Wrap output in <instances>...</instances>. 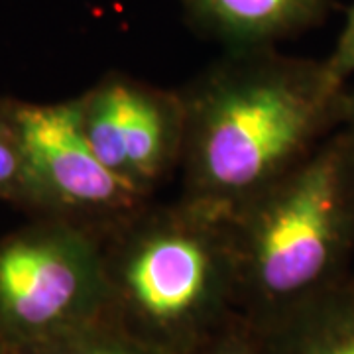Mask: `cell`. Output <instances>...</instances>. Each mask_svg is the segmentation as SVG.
I'll return each mask as SVG.
<instances>
[{
    "instance_id": "cell-1",
    "label": "cell",
    "mask_w": 354,
    "mask_h": 354,
    "mask_svg": "<svg viewBox=\"0 0 354 354\" xmlns=\"http://www.w3.org/2000/svg\"><path fill=\"white\" fill-rule=\"evenodd\" d=\"M344 91L325 62L228 50L179 88L181 199L230 216L341 128Z\"/></svg>"
},
{
    "instance_id": "cell-2",
    "label": "cell",
    "mask_w": 354,
    "mask_h": 354,
    "mask_svg": "<svg viewBox=\"0 0 354 354\" xmlns=\"http://www.w3.org/2000/svg\"><path fill=\"white\" fill-rule=\"evenodd\" d=\"M102 319L165 354H195L241 315L228 216L153 199L102 234Z\"/></svg>"
},
{
    "instance_id": "cell-3",
    "label": "cell",
    "mask_w": 354,
    "mask_h": 354,
    "mask_svg": "<svg viewBox=\"0 0 354 354\" xmlns=\"http://www.w3.org/2000/svg\"><path fill=\"white\" fill-rule=\"evenodd\" d=\"M241 315L260 327L351 278L354 140L337 128L313 152L228 216Z\"/></svg>"
},
{
    "instance_id": "cell-4",
    "label": "cell",
    "mask_w": 354,
    "mask_h": 354,
    "mask_svg": "<svg viewBox=\"0 0 354 354\" xmlns=\"http://www.w3.org/2000/svg\"><path fill=\"white\" fill-rule=\"evenodd\" d=\"M104 295L99 232L34 216L0 239V337L14 351L101 319Z\"/></svg>"
},
{
    "instance_id": "cell-5",
    "label": "cell",
    "mask_w": 354,
    "mask_h": 354,
    "mask_svg": "<svg viewBox=\"0 0 354 354\" xmlns=\"http://www.w3.org/2000/svg\"><path fill=\"white\" fill-rule=\"evenodd\" d=\"M16 118L24 144V211L69 221L102 236L152 201L99 160L81 127L77 97L16 101Z\"/></svg>"
},
{
    "instance_id": "cell-6",
    "label": "cell",
    "mask_w": 354,
    "mask_h": 354,
    "mask_svg": "<svg viewBox=\"0 0 354 354\" xmlns=\"http://www.w3.org/2000/svg\"><path fill=\"white\" fill-rule=\"evenodd\" d=\"M81 127L102 164L152 197L181 164L183 102L179 91L109 73L77 95Z\"/></svg>"
},
{
    "instance_id": "cell-7",
    "label": "cell",
    "mask_w": 354,
    "mask_h": 354,
    "mask_svg": "<svg viewBox=\"0 0 354 354\" xmlns=\"http://www.w3.org/2000/svg\"><path fill=\"white\" fill-rule=\"evenodd\" d=\"M337 0H181L185 18L227 50L268 48L317 28Z\"/></svg>"
},
{
    "instance_id": "cell-8",
    "label": "cell",
    "mask_w": 354,
    "mask_h": 354,
    "mask_svg": "<svg viewBox=\"0 0 354 354\" xmlns=\"http://www.w3.org/2000/svg\"><path fill=\"white\" fill-rule=\"evenodd\" d=\"M250 329L264 354H354L353 274Z\"/></svg>"
},
{
    "instance_id": "cell-9",
    "label": "cell",
    "mask_w": 354,
    "mask_h": 354,
    "mask_svg": "<svg viewBox=\"0 0 354 354\" xmlns=\"http://www.w3.org/2000/svg\"><path fill=\"white\" fill-rule=\"evenodd\" d=\"M16 354H165L142 342L106 319H97L85 327L69 330L55 339L39 342Z\"/></svg>"
},
{
    "instance_id": "cell-10",
    "label": "cell",
    "mask_w": 354,
    "mask_h": 354,
    "mask_svg": "<svg viewBox=\"0 0 354 354\" xmlns=\"http://www.w3.org/2000/svg\"><path fill=\"white\" fill-rule=\"evenodd\" d=\"M26 160L16 118V101L0 99V201L22 209Z\"/></svg>"
},
{
    "instance_id": "cell-11",
    "label": "cell",
    "mask_w": 354,
    "mask_h": 354,
    "mask_svg": "<svg viewBox=\"0 0 354 354\" xmlns=\"http://www.w3.org/2000/svg\"><path fill=\"white\" fill-rule=\"evenodd\" d=\"M195 354H264L244 319L234 321Z\"/></svg>"
},
{
    "instance_id": "cell-12",
    "label": "cell",
    "mask_w": 354,
    "mask_h": 354,
    "mask_svg": "<svg viewBox=\"0 0 354 354\" xmlns=\"http://www.w3.org/2000/svg\"><path fill=\"white\" fill-rule=\"evenodd\" d=\"M323 62L333 79L341 85H346V81L354 75V2L346 12V20L335 48Z\"/></svg>"
},
{
    "instance_id": "cell-13",
    "label": "cell",
    "mask_w": 354,
    "mask_h": 354,
    "mask_svg": "<svg viewBox=\"0 0 354 354\" xmlns=\"http://www.w3.org/2000/svg\"><path fill=\"white\" fill-rule=\"evenodd\" d=\"M341 128H344L354 140V88H346V91H344Z\"/></svg>"
},
{
    "instance_id": "cell-14",
    "label": "cell",
    "mask_w": 354,
    "mask_h": 354,
    "mask_svg": "<svg viewBox=\"0 0 354 354\" xmlns=\"http://www.w3.org/2000/svg\"><path fill=\"white\" fill-rule=\"evenodd\" d=\"M0 354H16V351L2 337H0Z\"/></svg>"
},
{
    "instance_id": "cell-15",
    "label": "cell",
    "mask_w": 354,
    "mask_h": 354,
    "mask_svg": "<svg viewBox=\"0 0 354 354\" xmlns=\"http://www.w3.org/2000/svg\"><path fill=\"white\" fill-rule=\"evenodd\" d=\"M353 279H354V270H353Z\"/></svg>"
}]
</instances>
